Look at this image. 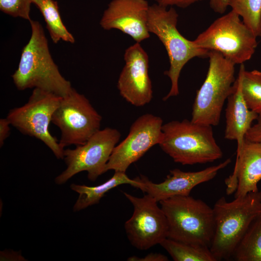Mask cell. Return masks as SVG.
<instances>
[{
    "mask_svg": "<svg viewBox=\"0 0 261 261\" xmlns=\"http://www.w3.org/2000/svg\"><path fill=\"white\" fill-rule=\"evenodd\" d=\"M121 134L116 129L107 127L94 133L84 144L74 149H64L67 168L55 178L58 184L65 183L75 174L87 172L88 178L95 180L105 173V167Z\"/></svg>",
    "mask_w": 261,
    "mask_h": 261,
    "instance_id": "30bf717a",
    "label": "cell"
},
{
    "mask_svg": "<svg viewBox=\"0 0 261 261\" xmlns=\"http://www.w3.org/2000/svg\"><path fill=\"white\" fill-rule=\"evenodd\" d=\"M242 93L249 109L257 113H261V71L257 70L242 71Z\"/></svg>",
    "mask_w": 261,
    "mask_h": 261,
    "instance_id": "603a6c76",
    "label": "cell"
},
{
    "mask_svg": "<svg viewBox=\"0 0 261 261\" xmlns=\"http://www.w3.org/2000/svg\"><path fill=\"white\" fill-rule=\"evenodd\" d=\"M162 119L151 114L140 116L131 125L127 136L114 148L105 167L126 173L150 148L159 145L162 136Z\"/></svg>",
    "mask_w": 261,
    "mask_h": 261,
    "instance_id": "7c38bea8",
    "label": "cell"
},
{
    "mask_svg": "<svg viewBox=\"0 0 261 261\" xmlns=\"http://www.w3.org/2000/svg\"><path fill=\"white\" fill-rule=\"evenodd\" d=\"M159 145L173 160L182 165L212 162L221 159L212 126L191 120H174L163 124Z\"/></svg>",
    "mask_w": 261,
    "mask_h": 261,
    "instance_id": "3957f363",
    "label": "cell"
},
{
    "mask_svg": "<svg viewBox=\"0 0 261 261\" xmlns=\"http://www.w3.org/2000/svg\"><path fill=\"white\" fill-rule=\"evenodd\" d=\"M31 3V0H0V9L11 16L29 21Z\"/></svg>",
    "mask_w": 261,
    "mask_h": 261,
    "instance_id": "cb8c5ba5",
    "label": "cell"
},
{
    "mask_svg": "<svg viewBox=\"0 0 261 261\" xmlns=\"http://www.w3.org/2000/svg\"><path fill=\"white\" fill-rule=\"evenodd\" d=\"M10 123L7 118L0 119V146H2L5 140L8 137L10 132Z\"/></svg>",
    "mask_w": 261,
    "mask_h": 261,
    "instance_id": "83f0119b",
    "label": "cell"
},
{
    "mask_svg": "<svg viewBox=\"0 0 261 261\" xmlns=\"http://www.w3.org/2000/svg\"><path fill=\"white\" fill-rule=\"evenodd\" d=\"M208 57L207 73L197 91L190 120L213 127L219 123L224 104L235 81V64L217 51H210Z\"/></svg>",
    "mask_w": 261,
    "mask_h": 261,
    "instance_id": "8992f818",
    "label": "cell"
},
{
    "mask_svg": "<svg viewBox=\"0 0 261 261\" xmlns=\"http://www.w3.org/2000/svg\"><path fill=\"white\" fill-rule=\"evenodd\" d=\"M159 203L167 221V237L210 248L215 231L213 208L190 195L174 196Z\"/></svg>",
    "mask_w": 261,
    "mask_h": 261,
    "instance_id": "277c9868",
    "label": "cell"
},
{
    "mask_svg": "<svg viewBox=\"0 0 261 261\" xmlns=\"http://www.w3.org/2000/svg\"><path fill=\"white\" fill-rule=\"evenodd\" d=\"M157 4L166 7L176 6L185 8L202 0H155Z\"/></svg>",
    "mask_w": 261,
    "mask_h": 261,
    "instance_id": "484cf974",
    "label": "cell"
},
{
    "mask_svg": "<svg viewBox=\"0 0 261 261\" xmlns=\"http://www.w3.org/2000/svg\"><path fill=\"white\" fill-rule=\"evenodd\" d=\"M232 258L237 261H261V213L248 227Z\"/></svg>",
    "mask_w": 261,
    "mask_h": 261,
    "instance_id": "d6986e66",
    "label": "cell"
},
{
    "mask_svg": "<svg viewBox=\"0 0 261 261\" xmlns=\"http://www.w3.org/2000/svg\"><path fill=\"white\" fill-rule=\"evenodd\" d=\"M174 261H217L210 248L167 237L160 244Z\"/></svg>",
    "mask_w": 261,
    "mask_h": 261,
    "instance_id": "ffe728a7",
    "label": "cell"
},
{
    "mask_svg": "<svg viewBox=\"0 0 261 261\" xmlns=\"http://www.w3.org/2000/svg\"><path fill=\"white\" fill-rule=\"evenodd\" d=\"M124 194L131 203L133 212L124 227L131 244L140 250H146L160 243L168 236L166 216L157 203L149 194L138 197Z\"/></svg>",
    "mask_w": 261,
    "mask_h": 261,
    "instance_id": "8fae6325",
    "label": "cell"
},
{
    "mask_svg": "<svg viewBox=\"0 0 261 261\" xmlns=\"http://www.w3.org/2000/svg\"><path fill=\"white\" fill-rule=\"evenodd\" d=\"M123 184H129L139 188L141 182L137 177L130 179L126 173L115 172L114 175L109 179L97 186L88 187L74 184L71 185V189L79 194L73 207V210L80 211L89 206L98 203L106 192Z\"/></svg>",
    "mask_w": 261,
    "mask_h": 261,
    "instance_id": "ac0fdd59",
    "label": "cell"
},
{
    "mask_svg": "<svg viewBox=\"0 0 261 261\" xmlns=\"http://www.w3.org/2000/svg\"><path fill=\"white\" fill-rule=\"evenodd\" d=\"M31 34L24 47L18 66L12 77L20 90L38 88L64 97L73 89L60 73L50 54L43 28L37 21H29Z\"/></svg>",
    "mask_w": 261,
    "mask_h": 261,
    "instance_id": "6da1fadb",
    "label": "cell"
},
{
    "mask_svg": "<svg viewBox=\"0 0 261 261\" xmlns=\"http://www.w3.org/2000/svg\"><path fill=\"white\" fill-rule=\"evenodd\" d=\"M62 97L34 88L28 102L10 110L6 118L22 133L43 142L58 159H63V151L58 140L49 130L52 116Z\"/></svg>",
    "mask_w": 261,
    "mask_h": 261,
    "instance_id": "ba28073f",
    "label": "cell"
},
{
    "mask_svg": "<svg viewBox=\"0 0 261 261\" xmlns=\"http://www.w3.org/2000/svg\"><path fill=\"white\" fill-rule=\"evenodd\" d=\"M229 6L257 37L261 36V0H229Z\"/></svg>",
    "mask_w": 261,
    "mask_h": 261,
    "instance_id": "7402d4cb",
    "label": "cell"
},
{
    "mask_svg": "<svg viewBox=\"0 0 261 261\" xmlns=\"http://www.w3.org/2000/svg\"><path fill=\"white\" fill-rule=\"evenodd\" d=\"M127 261H169L168 257L160 253H151L144 257L140 258L136 256L129 257Z\"/></svg>",
    "mask_w": 261,
    "mask_h": 261,
    "instance_id": "4316f807",
    "label": "cell"
},
{
    "mask_svg": "<svg viewBox=\"0 0 261 261\" xmlns=\"http://www.w3.org/2000/svg\"><path fill=\"white\" fill-rule=\"evenodd\" d=\"M178 15L172 7L154 4L150 5L148 29L155 34L164 45L169 59L170 68L164 72L171 82L169 93L163 98L166 101L179 94L178 80L186 63L195 57H208L210 51L198 47L193 41L187 39L177 28Z\"/></svg>",
    "mask_w": 261,
    "mask_h": 261,
    "instance_id": "5b68a950",
    "label": "cell"
},
{
    "mask_svg": "<svg viewBox=\"0 0 261 261\" xmlns=\"http://www.w3.org/2000/svg\"><path fill=\"white\" fill-rule=\"evenodd\" d=\"M45 0H31L32 3H34L37 7L40 5L42 2Z\"/></svg>",
    "mask_w": 261,
    "mask_h": 261,
    "instance_id": "f546056e",
    "label": "cell"
},
{
    "mask_svg": "<svg viewBox=\"0 0 261 261\" xmlns=\"http://www.w3.org/2000/svg\"><path fill=\"white\" fill-rule=\"evenodd\" d=\"M244 67V63L240 64L238 77L227 98L225 109L226 127L224 138L230 140L236 141L237 151L241 148L246 132L258 116L257 113L248 108L243 96L241 82L242 71Z\"/></svg>",
    "mask_w": 261,
    "mask_h": 261,
    "instance_id": "e0dca14e",
    "label": "cell"
},
{
    "mask_svg": "<svg viewBox=\"0 0 261 261\" xmlns=\"http://www.w3.org/2000/svg\"><path fill=\"white\" fill-rule=\"evenodd\" d=\"M213 208L215 231L210 249L217 261L228 260L252 221L261 213V190L231 202L221 197Z\"/></svg>",
    "mask_w": 261,
    "mask_h": 261,
    "instance_id": "7a4b0ae2",
    "label": "cell"
},
{
    "mask_svg": "<svg viewBox=\"0 0 261 261\" xmlns=\"http://www.w3.org/2000/svg\"><path fill=\"white\" fill-rule=\"evenodd\" d=\"M231 162V159H227L218 165L197 172H184L174 169L170 170L163 182L158 184L152 182L145 176L138 177L141 182L139 188L158 202L174 196H188L194 187L213 179L220 170Z\"/></svg>",
    "mask_w": 261,
    "mask_h": 261,
    "instance_id": "9a60e30c",
    "label": "cell"
},
{
    "mask_svg": "<svg viewBox=\"0 0 261 261\" xmlns=\"http://www.w3.org/2000/svg\"><path fill=\"white\" fill-rule=\"evenodd\" d=\"M146 0H112L104 11L100 24L104 29H116L136 43L149 38Z\"/></svg>",
    "mask_w": 261,
    "mask_h": 261,
    "instance_id": "5bb4252c",
    "label": "cell"
},
{
    "mask_svg": "<svg viewBox=\"0 0 261 261\" xmlns=\"http://www.w3.org/2000/svg\"><path fill=\"white\" fill-rule=\"evenodd\" d=\"M256 122L246 132L245 139L252 142H261V113L258 114Z\"/></svg>",
    "mask_w": 261,
    "mask_h": 261,
    "instance_id": "d4e9b609",
    "label": "cell"
},
{
    "mask_svg": "<svg viewBox=\"0 0 261 261\" xmlns=\"http://www.w3.org/2000/svg\"><path fill=\"white\" fill-rule=\"evenodd\" d=\"M229 0H210V5L216 12L223 14L229 6Z\"/></svg>",
    "mask_w": 261,
    "mask_h": 261,
    "instance_id": "f1b7e54d",
    "label": "cell"
},
{
    "mask_svg": "<svg viewBox=\"0 0 261 261\" xmlns=\"http://www.w3.org/2000/svg\"><path fill=\"white\" fill-rule=\"evenodd\" d=\"M125 65L119 75L117 88L127 102L137 107L144 106L153 97L152 86L148 74L149 59L138 43L126 49Z\"/></svg>",
    "mask_w": 261,
    "mask_h": 261,
    "instance_id": "4fadbf2b",
    "label": "cell"
},
{
    "mask_svg": "<svg viewBox=\"0 0 261 261\" xmlns=\"http://www.w3.org/2000/svg\"><path fill=\"white\" fill-rule=\"evenodd\" d=\"M102 117L89 100L74 88L62 97L51 122L60 130V147L84 144L100 130Z\"/></svg>",
    "mask_w": 261,
    "mask_h": 261,
    "instance_id": "9c48e42d",
    "label": "cell"
},
{
    "mask_svg": "<svg viewBox=\"0 0 261 261\" xmlns=\"http://www.w3.org/2000/svg\"><path fill=\"white\" fill-rule=\"evenodd\" d=\"M261 180V142L245 139L240 150L236 151L233 172L225 180L226 194L234 193L235 198L257 192Z\"/></svg>",
    "mask_w": 261,
    "mask_h": 261,
    "instance_id": "2e32d148",
    "label": "cell"
},
{
    "mask_svg": "<svg viewBox=\"0 0 261 261\" xmlns=\"http://www.w3.org/2000/svg\"><path fill=\"white\" fill-rule=\"evenodd\" d=\"M37 7L44 18L51 38L54 43L57 44L60 40L72 44L75 42L73 35L62 22L57 1L45 0Z\"/></svg>",
    "mask_w": 261,
    "mask_h": 261,
    "instance_id": "44dd1931",
    "label": "cell"
},
{
    "mask_svg": "<svg viewBox=\"0 0 261 261\" xmlns=\"http://www.w3.org/2000/svg\"><path fill=\"white\" fill-rule=\"evenodd\" d=\"M257 37L231 10L218 18L193 40L199 47L221 53L234 64L249 60L258 43Z\"/></svg>",
    "mask_w": 261,
    "mask_h": 261,
    "instance_id": "52a82bcc",
    "label": "cell"
}]
</instances>
